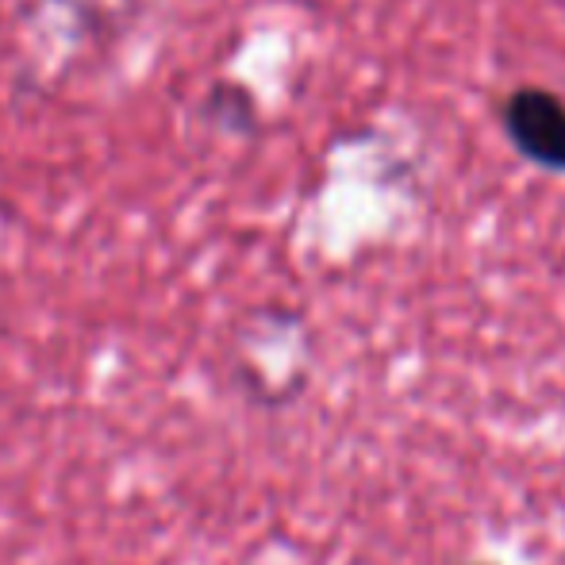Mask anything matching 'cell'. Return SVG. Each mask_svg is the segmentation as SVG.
I'll return each instance as SVG.
<instances>
[{
	"mask_svg": "<svg viewBox=\"0 0 565 565\" xmlns=\"http://www.w3.org/2000/svg\"><path fill=\"white\" fill-rule=\"evenodd\" d=\"M504 131L523 158L565 173V100L551 89H515L504 105Z\"/></svg>",
	"mask_w": 565,
	"mask_h": 565,
	"instance_id": "cell-1",
	"label": "cell"
}]
</instances>
